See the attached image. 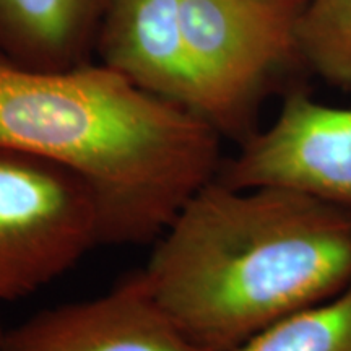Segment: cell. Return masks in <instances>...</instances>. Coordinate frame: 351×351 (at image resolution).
Listing matches in <instances>:
<instances>
[{
	"label": "cell",
	"mask_w": 351,
	"mask_h": 351,
	"mask_svg": "<svg viewBox=\"0 0 351 351\" xmlns=\"http://www.w3.org/2000/svg\"><path fill=\"white\" fill-rule=\"evenodd\" d=\"M95 49L101 64L140 90L202 117V93L184 44L179 0H109Z\"/></svg>",
	"instance_id": "52a82bcc"
},
{
	"label": "cell",
	"mask_w": 351,
	"mask_h": 351,
	"mask_svg": "<svg viewBox=\"0 0 351 351\" xmlns=\"http://www.w3.org/2000/svg\"><path fill=\"white\" fill-rule=\"evenodd\" d=\"M239 145L231 160H223L217 181L300 192L351 221V108L293 88L274 122Z\"/></svg>",
	"instance_id": "5b68a950"
},
{
	"label": "cell",
	"mask_w": 351,
	"mask_h": 351,
	"mask_svg": "<svg viewBox=\"0 0 351 351\" xmlns=\"http://www.w3.org/2000/svg\"><path fill=\"white\" fill-rule=\"evenodd\" d=\"M221 138L103 64L33 70L0 59V147L82 178L98 202L103 244L160 238L217 179Z\"/></svg>",
	"instance_id": "7a4b0ae2"
},
{
	"label": "cell",
	"mask_w": 351,
	"mask_h": 351,
	"mask_svg": "<svg viewBox=\"0 0 351 351\" xmlns=\"http://www.w3.org/2000/svg\"><path fill=\"white\" fill-rule=\"evenodd\" d=\"M143 274L192 340L236 351L351 288V221L300 192L213 179L156 239Z\"/></svg>",
	"instance_id": "6da1fadb"
},
{
	"label": "cell",
	"mask_w": 351,
	"mask_h": 351,
	"mask_svg": "<svg viewBox=\"0 0 351 351\" xmlns=\"http://www.w3.org/2000/svg\"><path fill=\"white\" fill-rule=\"evenodd\" d=\"M236 351H351V288L280 320Z\"/></svg>",
	"instance_id": "30bf717a"
},
{
	"label": "cell",
	"mask_w": 351,
	"mask_h": 351,
	"mask_svg": "<svg viewBox=\"0 0 351 351\" xmlns=\"http://www.w3.org/2000/svg\"><path fill=\"white\" fill-rule=\"evenodd\" d=\"M306 0H179L181 28L202 93V117L243 143L263 99L306 72L296 29Z\"/></svg>",
	"instance_id": "3957f363"
},
{
	"label": "cell",
	"mask_w": 351,
	"mask_h": 351,
	"mask_svg": "<svg viewBox=\"0 0 351 351\" xmlns=\"http://www.w3.org/2000/svg\"><path fill=\"white\" fill-rule=\"evenodd\" d=\"M3 335H5V328H3V327H2V322H0V345H2Z\"/></svg>",
	"instance_id": "8fae6325"
},
{
	"label": "cell",
	"mask_w": 351,
	"mask_h": 351,
	"mask_svg": "<svg viewBox=\"0 0 351 351\" xmlns=\"http://www.w3.org/2000/svg\"><path fill=\"white\" fill-rule=\"evenodd\" d=\"M0 351H212L156 300L143 270L104 295L41 311L5 330Z\"/></svg>",
	"instance_id": "8992f818"
},
{
	"label": "cell",
	"mask_w": 351,
	"mask_h": 351,
	"mask_svg": "<svg viewBox=\"0 0 351 351\" xmlns=\"http://www.w3.org/2000/svg\"><path fill=\"white\" fill-rule=\"evenodd\" d=\"M296 39L306 73L351 95V0H306Z\"/></svg>",
	"instance_id": "9c48e42d"
},
{
	"label": "cell",
	"mask_w": 351,
	"mask_h": 351,
	"mask_svg": "<svg viewBox=\"0 0 351 351\" xmlns=\"http://www.w3.org/2000/svg\"><path fill=\"white\" fill-rule=\"evenodd\" d=\"M109 0H0V59L33 70L88 64Z\"/></svg>",
	"instance_id": "ba28073f"
},
{
	"label": "cell",
	"mask_w": 351,
	"mask_h": 351,
	"mask_svg": "<svg viewBox=\"0 0 351 351\" xmlns=\"http://www.w3.org/2000/svg\"><path fill=\"white\" fill-rule=\"evenodd\" d=\"M98 244L99 207L82 178L0 147V302L33 295Z\"/></svg>",
	"instance_id": "277c9868"
}]
</instances>
